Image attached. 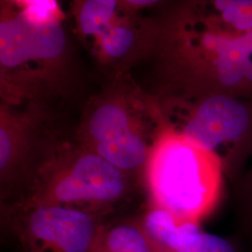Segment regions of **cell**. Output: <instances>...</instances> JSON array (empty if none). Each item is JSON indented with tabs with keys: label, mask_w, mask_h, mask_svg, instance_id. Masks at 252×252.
<instances>
[{
	"label": "cell",
	"mask_w": 252,
	"mask_h": 252,
	"mask_svg": "<svg viewBox=\"0 0 252 252\" xmlns=\"http://www.w3.org/2000/svg\"><path fill=\"white\" fill-rule=\"evenodd\" d=\"M147 179L154 208L176 220L198 224L216 207L222 189V162L216 153L164 135L150 159Z\"/></svg>",
	"instance_id": "obj_1"
},
{
	"label": "cell",
	"mask_w": 252,
	"mask_h": 252,
	"mask_svg": "<svg viewBox=\"0 0 252 252\" xmlns=\"http://www.w3.org/2000/svg\"><path fill=\"white\" fill-rule=\"evenodd\" d=\"M8 220L16 252H91L100 228L95 216L72 207L31 204Z\"/></svg>",
	"instance_id": "obj_2"
},
{
	"label": "cell",
	"mask_w": 252,
	"mask_h": 252,
	"mask_svg": "<svg viewBox=\"0 0 252 252\" xmlns=\"http://www.w3.org/2000/svg\"><path fill=\"white\" fill-rule=\"evenodd\" d=\"M213 6L220 27L204 36V45L213 54L218 81L228 94L252 93V0H218Z\"/></svg>",
	"instance_id": "obj_3"
},
{
	"label": "cell",
	"mask_w": 252,
	"mask_h": 252,
	"mask_svg": "<svg viewBox=\"0 0 252 252\" xmlns=\"http://www.w3.org/2000/svg\"><path fill=\"white\" fill-rule=\"evenodd\" d=\"M126 189L122 171L98 154H86L47 182L32 204L72 207L104 204L120 198Z\"/></svg>",
	"instance_id": "obj_4"
},
{
	"label": "cell",
	"mask_w": 252,
	"mask_h": 252,
	"mask_svg": "<svg viewBox=\"0 0 252 252\" xmlns=\"http://www.w3.org/2000/svg\"><path fill=\"white\" fill-rule=\"evenodd\" d=\"M252 125V112L242 101L219 94L201 103L182 135L190 144L218 155L221 147L230 149L246 138Z\"/></svg>",
	"instance_id": "obj_5"
},
{
	"label": "cell",
	"mask_w": 252,
	"mask_h": 252,
	"mask_svg": "<svg viewBox=\"0 0 252 252\" xmlns=\"http://www.w3.org/2000/svg\"><path fill=\"white\" fill-rule=\"evenodd\" d=\"M64 43L57 19L35 23L20 13L0 25V61L6 66H16L30 59L54 58L63 52Z\"/></svg>",
	"instance_id": "obj_6"
},
{
	"label": "cell",
	"mask_w": 252,
	"mask_h": 252,
	"mask_svg": "<svg viewBox=\"0 0 252 252\" xmlns=\"http://www.w3.org/2000/svg\"><path fill=\"white\" fill-rule=\"evenodd\" d=\"M138 222L154 252H235L225 239L204 232L198 224L180 222L158 208Z\"/></svg>",
	"instance_id": "obj_7"
},
{
	"label": "cell",
	"mask_w": 252,
	"mask_h": 252,
	"mask_svg": "<svg viewBox=\"0 0 252 252\" xmlns=\"http://www.w3.org/2000/svg\"><path fill=\"white\" fill-rule=\"evenodd\" d=\"M91 252H154L138 221L103 224Z\"/></svg>",
	"instance_id": "obj_8"
},
{
	"label": "cell",
	"mask_w": 252,
	"mask_h": 252,
	"mask_svg": "<svg viewBox=\"0 0 252 252\" xmlns=\"http://www.w3.org/2000/svg\"><path fill=\"white\" fill-rule=\"evenodd\" d=\"M97 153L121 171L136 168L146 159L143 142L130 131L113 139L98 142Z\"/></svg>",
	"instance_id": "obj_9"
},
{
	"label": "cell",
	"mask_w": 252,
	"mask_h": 252,
	"mask_svg": "<svg viewBox=\"0 0 252 252\" xmlns=\"http://www.w3.org/2000/svg\"><path fill=\"white\" fill-rule=\"evenodd\" d=\"M91 135L98 142L113 139L129 132L126 112L115 105L100 107L91 119Z\"/></svg>",
	"instance_id": "obj_10"
},
{
	"label": "cell",
	"mask_w": 252,
	"mask_h": 252,
	"mask_svg": "<svg viewBox=\"0 0 252 252\" xmlns=\"http://www.w3.org/2000/svg\"><path fill=\"white\" fill-rule=\"evenodd\" d=\"M116 8L114 0H89L81 10L80 25L86 35H98L109 27V21Z\"/></svg>",
	"instance_id": "obj_11"
},
{
	"label": "cell",
	"mask_w": 252,
	"mask_h": 252,
	"mask_svg": "<svg viewBox=\"0 0 252 252\" xmlns=\"http://www.w3.org/2000/svg\"><path fill=\"white\" fill-rule=\"evenodd\" d=\"M103 50L110 56H122L130 49L134 41V34L126 27H107L99 35Z\"/></svg>",
	"instance_id": "obj_12"
},
{
	"label": "cell",
	"mask_w": 252,
	"mask_h": 252,
	"mask_svg": "<svg viewBox=\"0 0 252 252\" xmlns=\"http://www.w3.org/2000/svg\"><path fill=\"white\" fill-rule=\"evenodd\" d=\"M56 4L54 1H32L22 13L35 23H44L56 19Z\"/></svg>",
	"instance_id": "obj_13"
},
{
	"label": "cell",
	"mask_w": 252,
	"mask_h": 252,
	"mask_svg": "<svg viewBox=\"0 0 252 252\" xmlns=\"http://www.w3.org/2000/svg\"><path fill=\"white\" fill-rule=\"evenodd\" d=\"M11 158V143L5 130H0V168L4 171L9 165Z\"/></svg>",
	"instance_id": "obj_14"
},
{
	"label": "cell",
	"mask_w": 252,
	"mask_h": 252,
	"mask_svg": "<svg viewBox=\"0 0 252 252\" xmlns=\"http://www.w3.org/2000/svg\"><path fill=\"white\" fill-rule=\"evenodd\" d=\"M155 1H153V0H144V1H140V0H131L130 1V3L131 4H135V5H148V4H152V3H154Z\"/></svg>",
	"instance_id": "obj_15"
}]
</instances>
